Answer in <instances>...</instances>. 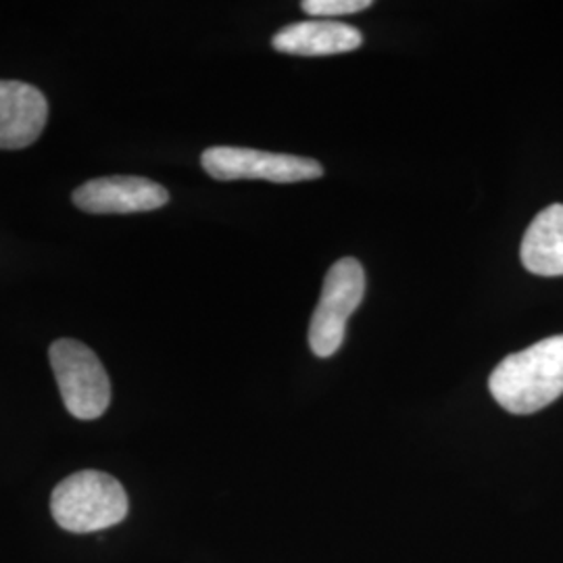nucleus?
I'll list each match as a JSON object with an SVG mask.
<instances>
[{
	"mask_svg": "<svg viewBox=\"0 0 563 563\" xmlns=\"http://www.w3.org/2000/svg\"><path fill=\"white\" fill-rule=\"evenodd\" d=\"M365 295L362 263L344 257L334 263L323 280L322 297L309 325V346L318 357H332L344 341L346 322Z\"/></svg>",
	"mask_w": 563,
	"mask_h": 563,
	"instance_id": "obj_4",
	"label": "nucleus"
},
{
	"mask_svg": "<svg viewBox=\"0 0 563 563\" xmlns=\"http://www.w3.org/2000/svg\"><path fill=\"white\" fill-rule=\"evenodd\" d=\"M520 257L530 274L563 276V205H551L532 220L523 234Z\"/></svg>",
	"mask_w": 563,
	"mask_h": 563,
	"instance_id": "obj_9",
	"label": "nucleus"
},
{
	"mask_svg": "<svg viewBox=\"0 0 563 563\" xmlns=\"http://www.w3.org/2000/svg\"><path fill=\"white\" fill-rule=\"evenodd\" d=\"M490 395L505 411L530 416L563 395V334L507 355L488 380Z\"/></svg>",
	"mask_w": 563,
	"mask_h": 563,
	"instance_id": "obj_1",
	"label": "nucleus"
},
{
	"mask_svg": "<svg viewBox=\"0 0 563 563\" xmlns=\"http://www.w3.org/2000/svg\"><path fill=\"white\" fill-rule=\"evenodd\" d=\"M362 32L349 23L334 20L299 21L290 23L274 36V48L286 55L325 57L357 51Z\"/></svg>",
	"mask_w": 563,
	"mask_h": 563,
	"instance_id": "obj_8",
	"label": "nucleus"
},
{
	"mask_svg": "<svg viewBox=\"0 0 563 563\" xmlns=\"http://www.w3.org/2000/svg\"><path fill=\"white\" fill-rule=\"evenodd\" d=\"M48 120V102L32 84L0 80V151H18L38 141Z\"/></svg>",
	"mask_w": 563,
	"mask_h": 563,
	"instance_id": "obj_7",
	"label": "nucleus"
},
{
	"mask_svg": "<svg viewBox=\"0 0 563 563\" xmlns=\"http://www.w3.org/2000/svg\"><path fill=\"white\" fill-rule=\"evenodd\" d=\"M302 11L311 18H341V15H353L363 9L372 7V0H305L301 4Z\"/></svg>",
	"mask_w": 563,
	"mask_h": 563,
	"instance_id": "obj_10",
	"label": "nucleus"
},
{
	"mask_svg": "<svg viewBox=\"0 0 563 563\" xmlns=\"http://www.w3.org/2000/svg\"><path fill=\"white\" fill-rule=\"evenodd\" d=\"M128 495L113 476L84 470L57 484L51 497V511L63 530L74 534L99 532L118 526L128 516Z\"/></svg>",
	"mask_w": 563,
	"mask_h": 563,
	"instance_id": "obj_2",
	"label": "nucleus"
},
{
	"mask_svg": "<svg viewBox=\"0 0 563 563\" xmlns=\"http://www.w3.org/2000/svg\"><path fill=\"white\" fill-rule=\"evenodd\" d=\"M48 357L65 409L78 420L101 418L111 402V383L97 353L84 342L59 339Z\"/></svg>",
	"mask_w": 563,
	"mask_h": 563,
	"instance_id": "obj_3",
	"label": "nucleus"
},
{
	"mask_svg": "<svg viewBox=\"0 0 563 563\" xmlns=\"http://www.w3.org/2000/svg\"><path fill=\"white\" fill-rule=\"evenodd\" d=\"M202 169L216 180H267L276 184L318 180L323 167L316 159L239 146H211L202 153Z\"/></svg>",
	"mask_w": 563,
	"mask_h": 563,
	"instance_id": "obj_5",
	"label": "nucleus"
},
{
	"mask_svg": "<svg viewBox=\"0 0 563 563\" xmlns=\"http://www.w3.org/2000/svg\"><path fill=\"white\" fill-rule=\"evenodd\" d=\"M169 192L162 184L141 176H107L86 181L74 192L76 207L97 216L144 213L162 209Z\"/></svg>",
	"mask_w": 563,
	"mask_h": 563,
	"instance_id": "obj_6",
	"label": "nucleus"
}]
</instances>
